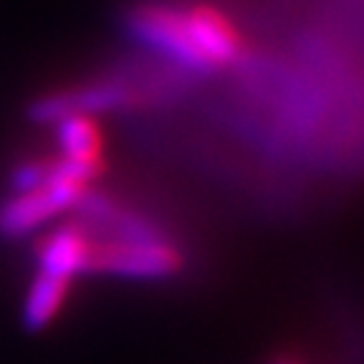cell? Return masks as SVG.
I'll return each mask as SVG.
<instances>
[{"label": "cell", "mask_w": 364, "mask_h": 364, "mask_svg": "<svg viewBox=\"0 0 364 364\" xmlns=\"http://www.w3.org/2000/svg\"><path fill=\"white\" fill-rule=\"evenodd\" d=\"M182 268L180 250L167 240H97L91 235L86 273H107L122 279H170Z\"/></svg>", "instance_id": "1"}, {"label": "cell", "mask_w": 364, "mask_h": 364, "mask_svg": "<svg viewBox=\"0 0 364 364\" xmlns=\"http://www.w3.org/2000/svg\"><path fill=\"white\" fill-rule=\"evenodd\" d=\"M134 99V91L122 81H94V84L48 91L31 104L28 114L33 122L56 124L68 117H97V114L129 107Z\"/></svg>", "instance_id": "2"}, {"label": "cell", "mask_w": 364, "mask_h": 364, "mask_svg": "<svg viewBox=\"0 0 364 364\" xmlns=\"http://www.w3.org/2000/svg\"><path fill=\"white\" fill-rule=\"evenodd\" d=\"M89 245L91 233L84 223L58 225L38 245V271L74 281L79 273H86Z\"/></svg>", "instance_id": "3"}, {"label": "cell", "mask_w": 364, "mask_h": 364, "mask_svg": "<svg viewBox=\"0 0 364 364\" xmlns=\"http://www.w3.org/2000/svg\"><path fill=\"white\" fill-rule=\"evenodd\" d=\"M68 289H71V281L68 279H61V276H53V273L46 271L36 273V279L31 281L26 299H23V326L28 331L46 329L58 316V311H61Z\"/></svg>", "instance_id": "4"}, {"label": "cell", "mask_w": 364, "mask_h": 364, "mask_svg": "<svg viewBox=\"0 0 364 364\" xmlns=\"http://www.w3.org/2000/svg\"><path fill=\"white\" fill-rule=\"evenodd\" d=\"M56 139L61 147L58 157L102 170V129L94 117H68L56 122Z\"/></svg>", "instance_id": "5"}, {"label": "cell", "mask_w": 364, "mask_h": 364, "mask_svg": "<svg viewBox=\"0 0 364 364\" xmlns=\"http://www.w3.org/2000/svg\"><path fill=\"white\" fill-rule=\"evenodd\" d=\"M268 364H304L301 359H294V357H279V359H273V362Z\"/></svg>", "instance_id": "6"}]
</instances>
